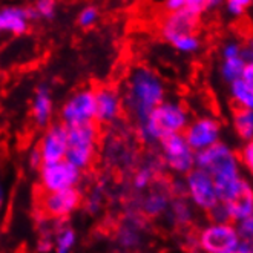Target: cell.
Here are the masks:
<instances>
[{
    "label": "cell",
    "mask_w": 253,
    "mask_h": 253,
    "mask_svg": "<svg viewBox=\"0 0 253 253\" xmlns=\"http://www.w3.org/2000/svg\"><path fill=\"white\" fill-rule=\"evenodd\" d=\"M123 109L141 123L158 105L166 100V86L158 74L147 66L132 68L123 87Z\"/></svg>",
    "instance_id": "1"
},
{
    "label": "cell",
    "mask_w": 253,
    "mask_h": 253,
    "mask_svg": "<svg viewBox=\"0 0 253 253\" xmlns=\"http://www.w3.org/2000/svg\"><path fill=\"white\" fill-rule=\"evenodd\" d=\"M189 125V111L180 101L165 100L138 123V137L146 144H158L173 133H183Z\"/></svg>",
    "instance_id": "2"
},
{
    "label": "cell",
    "mask_w": 253,
    "mask_h": 253,
    "mask_svg": "<svg viewBox=\"0 0 253 253\" xmlns=\"http://www.w3.org/2000/svg\"><path fill=\"white\" fill-rule=\"evenodd\" d=\"M68 127V152L66 161L79 170H86L92 165L97 152L98 129L95 123L66 126Z\"/></svg>",
    "instance_id": "3"
},
{
    "label": "cell",
    "mask_w": 253,
    "mask_h": 253,
    "mask_svg": "<svg viewBox=\"0 0 253 253\" xmlns=\"http://www.w3.org/2000/svg\"><path fill=\"white\" fill-rule=\"evenodd\" d=\"M193 243L203 253H233L241 240L235 224L211 222L195 233Z\"/></svg>",
    "instance_id": "4"
},
{
    "label": "cell",
    "mask_w": 253,
    "mask_h": 253,
    "mask_svg": "<svg viewBox=\"0 0 253 253\" xmlns=\"http://www.w3.org/2000/svg\"><path fill=\"white\" fill-rule=\"evenodd\" d=\"M161 160L170 172L176 175H187L195 168V152L187 144L183 133H173L163 138L160 143Z\"/></svg>",
    "instance_id": "5"
},
{
    "label": "cell",
    "mask_w": 253,
    "mask_h": 253,
    "mask_svg": "<svg viewBox=\"0 0 253 253\" xmlns=\"http://www.w3.org/2000/svg\"><path fill=\"white\" fill-rule=\"evenodd\" d=\"M184 187H186V197L192 203V206L204 213H209L219 204L213 178L206 170L193 168L186 175Z\"/></svg>",
    "instance_id": "6"
},
{
    "label": "cell",
    "mask_w": 253,
    "mask_h": 253,
    "mask_svg": "<svg viewBox=\"0 0 253 253\" xmlns=\"http://www.w3.org/2000/svg\"><path fill=\"white\" fill-rule=\"evenodd\" d=\"M80 180L82 170L72 166L66 160L57 163H43L39 169V183L44 193L79 187Z\"/></svg>",
    "instance_id": "7"
},
{
    "label": "cell",
    "mask_w": 253,
    "mask_h": 253,
    "mask_svg": "<svg viewBox=\"0 0 253 253\" xmlns=\"http://www.w3.org/2000/svg\"><path fill=\"white\" fill-rule=\"evenodd\" d=\"M60 123L65 126H79L95 123V91L82 87L72 92L60 109Z\"/></svg>",
    "instance_id": "8"
},
{
    "label": "cell",
    "mask_w": 253,
    "mask_h": 253,
    "mask_svg": "<svg viewBox=\"0 0 253 253\" xmlns=\"http://www.w3.org/2000/svg\"><path fill=\"white\" fill-rule=\"evenodd\" d=\"M83 195L79 187H72L60 192L44 193L42 198V209L48 218L62 221L71 216L82 206Z\"/></svg>",
    "instance_id": "9"
},
{
    "label": "cell",
    "mask_w": 253,
    "mask_h": 253,
    "mask_svg": "<svg viewBox=\"0 0 253 253\" xmlns=\"http://www.w3.org/2000/svg\"><path fill=\"white\" fill-rule=\"evenodd\" d=\"M183 135L193 152H200L219 141L221 123L212 117H200L189 122Z\"/></svg>",
    "instance_id": "10"
},
{
    "label": "cell",
    "mask_w": 253,
    "mask_h": 253,
    "mask_svg": "<svg viewBox=\"0 0 253 253\" xmlns=\"http://www.w3.org/2000/svg\"><path fill=\"white\" fill-rule=\"evenodd\" d=\"M36 147L43 163H57L65 160L68 152V127L63 123L49 125Z\"/></svg>",
    "instance_id": "11"
},
{
    "label": "cell",
    "mask_w": 253,
    "mask_h": 253,
    "mask_svg": "<svg viewBox=\"0 0 253 253\" xmlns=\"http://www.w3.org/2000/svg\"><path fill=\"white\" fill-rule=\"evenodd\" d=\"M95 91V123L111 125L120 118L123 112L122 94H118L114 87L101 86Z\"/></svg>",
    "instance_id": "12"
},
{
    "label": "cell",
    "mask_w": 253,
    "mask_h": 253,
    "mask_svg": "<svg viewBox=\"0 0 253 253\" xmlns=\"http://www.w3.org/2000/svg\"><path fill=\"white\" fill-rule=\"evenodd\" d=\"M200 25V17L193 16L187 9L175 11V12H166L160 23V34L168 43L183 34H192L197 33Z\"/></svg>",
    "instance_id": "13"
},
{
    "label": "cell",
    "mask_w": 253,
    "mask_h": 253,
    "mask_svg": "<svg viewBox=\"0 0 253 253\" xmlns=\"http://www.w3.org/2000/svg\"><path fill=\"white\" fill-rule=\"evenodd\" d=\"M221 204L226 209L232 224H236L238 221L253 213V186L243 178L233 195Z\"/></svg>",
    "instance_id": "14"
},
{
    "label": "cell",
    "mask_w": 253,
    "mask_h": 253,
    "mask_svg": "<svg viewBox=\"0 0 253 253\" xmlns=\"http://www.w3.org/2000/svg\"><path fill=\"white\" fill-rule=\"evenodd\" d=\"M29 14L28 8L19 5H9L0 9V28L3 34L23 36L29 29Z\"/></svg>",
    "instance_id": "15"
},
{
    "label": "cell",
    "mask_w": 253,
    "mask_h": 253,
    "mask_svg": "<svg viewBox=\"0 0 253 253\" xmlns=\"http://www.w3.org/2000/svg\"><path fill=\"white\" fill-rule=\"evenodd\" d=\"M52 114H54V100H52L51 89L46 84H39L34 92L33 105H31V115L36 126L48 127L51 125Z\"/></svg>",
    "instance_id": "16"
},
{
    "label": "cell",
    "mask_w": 253,
    "mask_h": 253,
    "mask_svg": "<svg viewBox=\"0 0 253 253\" xmlns=\"http://www.w3.org/2000/svg\"><path fill=\"white\" fill-rule=\"evenodd\" d=\"M172 201V195L169 187L166 189H152L146 193V197L141 200V211L149 218H158L161 215L168 213L169 206Z\"/></svg>",
    "instance_id": "17"
},
{
    "label": "cell",
    "mask_w": 253,
    "mask_h": 253,
    "mask_svg": "<svg viewBox=\"0 0 253 253\" xmlns=\"http://www.w3.org/2000/svg\"><path fill=\"white\" fill-rule=\"evenodd\" d=\"M232 122L236 135L243 141L253 140V111L232 106Z\"/></svg>",
    "instance_id": "18"
},
{
    "label": "cell",
    "mask_w": 253,
    "mask_h": 253,
    "mask_svg": "<svg viewBox=\"0 0 253 253\" xmlns=\"http://www.w3.org/2000/svg\"><path fill=\"white\" fill-rule=\"evenodd\" d=\"M168 213L176 226L187 227L193 221V206L186 197H175L170 201Z\"/></svg>",
    "instance_id": "19"
},
{
    "label": "cell",
    "mask_w": 253,
    "mask_h": 253,
    "mask_svg": "<svg viewBox=\"0 0 253 253\" xmlns=\"http://www.w3.org/2000/svg\"><path fill=\"white\" fill-rule=\"evenodd\" d=\"M232 105L236 108H244L253 111V84L243 79H238L230 83Z\"/></svg>",
    "instance_id": "20"
},
{
    "label": "cell",
    "mask_w": 253,
    "mask_h": 253,
    "mask_svg": "<svg viewBox=\"0 0 253 253\" xmlns=\"http://www.w3.org/2000/svg\"><path fill=\"white\" fill-rule=\"evenodd\" d=\"M158 175V165L157 161H151L144 165L143 168H140L135 175H133V180H132V186L135 190H144L147 189L154 183V180Z\"/></svg>",
    "instance_id": "21"
},
{
    "label": "cell",
    "mask_w": 253,
    "mask_h": 253,
    "mask_svg": "<svg viewBox=\"0 0 253 253\" xmlns=\"http://www.w3.org/2000/svg\"><path fill=\"white\" fill-rule=\"evenodd\" d=\"M246 62L243 57H235V58H224L221 63L219 72L221 77L224 82H227L229 84L238 79H241L243 71H244Z\"/></svg>",
    "instance_id": "22"
},
{
    "label": "cell",
    "mask_w": 253,
    "mask_h": 253,
    "mask_svg": "<svg viewBox=\"0 0 253 253\" xmlns=\"http://www.w3.org/2000/svg\"><path fill=\"white\" fill-rule=\"evenodd\" d=\"M77 243V233L72 227L65 226L55 233L54 253H71Z\"/></svg>",
    "instance_id": "23"
},
{
    "label": "cell",
    "mask_w": 253,
    "mask_h": 253,
    "mask_svg": "<svg viewBox=\"0 0 253 253\" xmlns=\"http://www.w3.org/2000/svg\"><path fill=\"white\" fill-rule=\"evenodd\" d=\"M169 43L173 46V49H176L181 54H195L201 49V44H203L201 39L198 37L197 33L178 36V37L172 39Z\"/></svg>",
    "instance_id": "24"
},
{
    "label": "cell",
    "mask_w": 253,
    "mask_h": 253,
    "mask_svg": "<svg viewBox=\"0 0 253 253\" xmlns=\"http://www.w3.org/2000/svg\"><path fill=\"white\" fill-rule=\"evenodd\" d=\"M224 5V0H189L186 9L193 16L201 17L204 12H212Z\"/></svg>",
    "instance_id": "25"
},
{
    "label": "cell",
    "mask_w": 253,
    "mask_h": 253,
    "mask_svg": "<svg viewBox=\"0 0 253 253\" xmlns=\"http://www.w3.org/2000/svg\"><path fill=\"white\" fill-rule=\"evenodd\" d=\"M31 8L37 19L52 20L57 14V0H36Z\"/></svg>",
    "instance_id": "26"
},
{
    "label": "cell",
    "mask_w": 253,
    "mask_h": 253,
    "mask_svg": "<svg viewBox=\"0 0 253 253\" xmlns=\"http://www.w3.org/2000/svg\"><path fill=\"white\" fill-rule=\"evenodd\" d=\"M98 17H100V12H98L97 6H94V5H86L79 12L77 23H79L80 28L87 29V28H92L98 22Z\"/></svg>",
    "instance_id": "27"
},
{
    "label": "cell",
    "mask_w": 253,
    "mask_h": 253,
    "mask_svg": "<svg viewBox=\"0 0 253 253\" xmlns=\"http://www.w3.org/2000/svg\"><path fill=\"white\" fill-rule=\"evenodd\" d=\"M118 241H120L122 247H125V249L137 247L140 244V232L132 226L122 227L120 233H118Z\"/></svg>",
    "instance_id": "28"
},
{
    "label": "cell",
    "mask_w": 253,
    "mask_h": 253,
    "mask_svg": "<svg viewBox=\"0 0 253 253\" xmlns=\"http://www.w3.org/2000/svg\"><path fill=\"white\" fill-rule=\"evenodd\" d=\"M253 5V0H224L226 12L230 17L240 19L244 16V12Z\"/></svg>",
    "instance_id": "29"
},
{
    "label": "cell",
    "mask_w": 253,
    "mask_h": 253,
    "mask_svg": "<svg viewBox=\"0 0 253 253\" xmlns=\"http://www.w3.org/2000/svg\"><path fill=\"white\" fill-rule=\"evenodd\" d=\"M236 157H238V161H240V165H243L253 176V140L247 141L240 151L236 152Z\"/></svg>",
    "instance_id": "30"
},
{
    "label": "cell",
    "mask_w": 253,
    "mask_h": 253,
    "mask_svg": "<svg viewBox=\"0 0 253 253\" xmlns=\"http://www.w3.org/2000/svg\"><path fill=\"white\" fill-rule=\"evenodd\" d=\"M235 227L241 241H253V213L241 221H238Z\"/></svg>",
    "instance_id": "31"
},
{
    "label": "cell",
    "mask_w": 253,
    "mask_h": 253,
    "mask_svg": "<svg viewBox=\"0 0 253 253\" xmlns=\"http://www.w3.org/2000/svg\"><path fill=\"white\" fill-rule=\"evenodd\" d=\"M241 49H243V44H240L238 42H227L224 46L221 49V54H222V60L224 58H235V57H241Z\"/></svg>",
    "instance_id": "32"
},
{
    "label": "cell",
    "mask_w": 253,
    "mask_h": 253,
    "mask_svg": "<svg viewBox=\"0 0 253 253\" xmlns=\"http://www.w3.org/2000/svg\"><path fill=\"white\" fill-rule=\"evenodd\" d=\"M189 0H163V8L166 9V12H175L186 9Z\"/></svg>",
    "instance_id": "33"
},
{
    "label": "cell",
    "mask_w": 253,
    "mask_h": 253,
    "mask_svg": "<svg viewBox=\"0 0 253 253\" xmlns=\"http://www.w3.org/2000/svg\"><path fill=\"white\" fill-rule=\"evenodd\" d=\"M28 163H29V168L34 169V170H39L43 165L42 161V157H40V152L37 151V147H34L31 152H29V157H28Z\"/></svg>",
    "instance_id": "34"
},
{
    "label": "cell",
    "mask_w": 253,
    "mask_h": 253,
    "mask_svg": "<svg viewBox=\"0 0 253 253\" xmlns=\"http://www.w3.org/2000/svg\"><path fill=\"white\" fill-rule=\"evenodd\" d=\"M37 250L40 253H48L49 250H54V240H51V238L46 235L43 236L42 240L39 241V246H37Z\"/></svg>",
    "instance_id": "35"
},
{
    "label": "cell",
    "mask_w": 253,
    "mask_h": 253,
    "mask_svg": "<svg viewBox=\"0 0 253 253\" xmlns=\"http://www.w3.org/2000/svg\"><path fill=\"white\" fill-rule=\"evenodd\" d=\"M241 57L244 58V62H253V40H250L246 46L241 49Z\"/></svg>",
    "instance_id": "36"
},
{
    "label": "cell",
    "mask_w": 253,
    "mask_h": 253,
    "mask_svg": "<svg viewBox=\"0 0 253 253\" xmlns=\"http://www.w3.org/2000/svg\"><path fill=\"white\" fill-rule=\"evenodd\" d=\"M241 79H243V80H246L247 83L253 84V62H247V63H246Z\"/></svg>",
    "instance_id": "37"
},
{
    "label": "cell",
    "mask_w": 253,
    "mask_h": 253,
    "mask_svg": "<svg viewBox=\"0 0 253 253\" xmlns=\"http://www.w3.org/2000/svg\"><path fill=\"white\" fill-rule=\"evenodd\" d=\"M233 253H253V241H241Z\"/></svg>",
    "instance_id": "38"
},
{
    "label": "cell",
    "mask_w": 253,
    "mask_h": 253,
    "mask_svg": "<svg viewBox=\"0 0 253 253\" xmlns=\"http://www.w3.org/2000/svg\"><path fill=\"white\" fill-rule=\"evenodd\" d=\"M0 201H3V189H2V184H0Z\"/></svg>",
    "instance_id": "39"
},
{
    "label": "cell",
    "mask_w": 253,
    "mask_h": 253,
    "mask_svg": "<svg viewBox=\"0 0 253 253\" xmlns=\"http://www.w3.org/2000/svg\"><path fill=\"white\" fill-rule=\"evenodd\" d=\"M2 206H3V201H0V209H2Z\"/></svg>",
    "instance_id": "40"
},
{
    "label": "cell",
    "mask_w": 253,
    "mask_h": 253,
    "mask_svg": "<svg viewBox=\"0 0 253 253\" xmlns=\"http://www.w3.org/2000/svg\"><path fill=\"white\" fill-rule=\"evenodd\" d=\"M2 34H3V33H2V28H0V36H2Z\"/></svg>",
    "instance_id": "41"
}]
</instances>
